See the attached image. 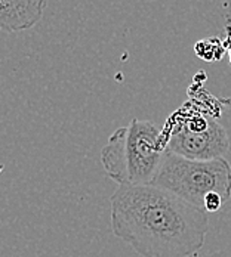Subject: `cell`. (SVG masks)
<instances>
[{"label": "cell", "instance_id": "cell-8", "mask_svg": "<svg viewBox=\"0 0 231 257\" xmlns=\"http://www.w3.org/2000/svg\"><path fill=\"white\" fill-rule=\"evenodd\" d=\"M224 46H225V49L228 51V55H230V62H231V36L224 42Z\"/></svg>", "mask_w": 231, "mask_h": 257}, {"label": "cell", "instance_id": "cell-3", "mask_svg": "<svg viewBox=\"0 0 231 257\" xmlns=\"http://www.w3.org/2000/svg\"><path fill=\"white\" fill-rule=\"evenodd\" d=\"M151 185L203 208L205 197L212 192L230 200L231 164L225 158L199 161L168 153Z\"/></svg>", "mask_w": 231, "mask_h": 257}, {"label": "cell", "instance_id": "cell-2", "mask_svg": "<svg viewBox=\"0 0 231 257\" xmlns=\"http://www.w3.org/2000/svg\"><path fill=\"white\" fill-rule=\"evenodd\" d=\"M168 155L165 132L150 120L133 118L108 138L101 151L107 176L119 185H151Z\"/></svg>", "mask_w": 231, "mask_h": 257}, {"label": "cell", "instance_id": "cell-5", "mask_svg": "<svg viewBox=\"0 0 231 257\" xmlns=\"http://www.w3.org/2000/svg\"><path fill=\"white\" fill-rule=\"evenodd\" d=\"M48 0H0V27L8 33L24 31L36 26Z\"/></svg>", "mask_w": 231, "mask_h": 257}, {"label": "cell", "instance_id": "cell-6", "mask_svg": "<svg viewBox=\"0 0 231 257\" xmlns=\"http://www.w3.org/2000/svg\"><path fill=\"white\" fill-rule=\"evenodd\" d=\"M194 49H196V55L205 61L219 59L222 56V53L227 51L224 43H221V40L218 37H210V39L197 42Z\"/></svg>", "mask_w": 231, "mask_h": 257}, {"label": "cell", "instance_id": "cell-7", "mask_svg": "<svg viewBox=\"0 0 231 257\" xmlns=\"http://www.w3.org/2000/svg\"><path fill=\"white\" fill-rule=\"evenodd\" d=\"M224 201H225L224 197L219 195L218 192L207 194L205 197V201H203V208H205L207 213H215V211H218L222 207Z\"/></svg>", "mask_w": 231, "mask_h": 257}, {"label": "cell", "instance_id": "cell-1", "mask_svg": "<svg viewBox=\"0 0 231 257\" xmlns=\"http://www.w3.org/2000/svg\"><path fill=\"white\" fill-rule=\"evenodd\" d=\"M113 233L142 257H190L205 245L207 211L154 185H119L111 198Z\"/></svg>", "mask_w": 231, "mask_h": 257}, {"label": "cell", "instance_id": "cell-4", "mask_svg": "<svg viewBox=\"0 0 231 257\" xmlns=\"http://www.w3.org/2000/svg\"><path fill=\"white\" fill-rule=\"evenodd\" d=\"M165 136L169 154L190 160L209 161L224 158L230 150L227 130L215 120L200 114L180 118Z\"/></svg>", "mask_w": 231, "mask_h": 257}]
</instances>
